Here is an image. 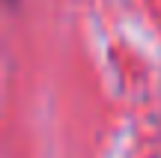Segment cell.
Returning a JSON list of instances; mask_svg holds the SVG:
<instances>
[{
    "instance_id": "6da1fadb",
    "label": "cell",
    "mask_w": 161,
    "mask_h": 158,
    "mask_svg": "<svg viewBox=\"0 0 161 158\" xmlns=\"http://www.w3.org/2000/svg\"><path fill=\"white\" fill-rule=\"evenodd\" d=\"M9 3H15V0H9Z\"/></svg>"
}]
</instances>
